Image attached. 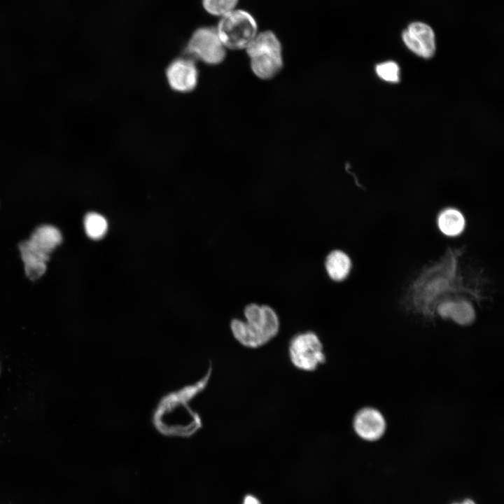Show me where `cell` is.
<instances>
[{
    "instance_id": "6da1fadb",
    "label": "cell",
    "mask_w": 504,
    "mask_h": 504,
    "mask_svg": "<svg viewBox=\"0 0 504 504\" xmlns=\"http://www.w3.org/2000/svg\"><path fill=\"white\" fill-rule=\"evenodd\" d=\"M244 320L234 318L230 329L235 340L248 348H258L274 339L280 330L279 317L271 306L248 304L244 309Z\"/></svg>"
},
{
    "instance_id": "7a4b0ae2",
    "label": "cell",
    "mask_w": 504,
    "mask_h": 504,
    "mask_svg": "<svg viewBox=\"0 0 504 504\" xmlns=\"http://www.w3.org/2000/svg\"><path fill=\"white\" fill-rule=\"evenodd\" d=\"M62 241V234L57 228L43 225L34 230L29 239L19 244L25 274L31 280H36L45 273L50 254Z\"/></svg>"
},
{
    "instance_id": "3957f363",
    "label": "cell",
    "mask_w": 504,
    "mask_h": 504,
    "mask_svg": "<svg viewBox=\"0 0 504 504\" xmlns=\"http://www.w3.org/2000/svg\"><path fill=\"white\" fill-rule=\"evenodd\" d=\"M245 50L252 72L260 79H272L283 68L282 46L272 31L258 32Z\"/></svg>"
},
{
    "instance_id": "277c9868",
    "label": "cell",
    "mask_w": 504,
    "mask_h": 504,
    "mask_svg": "<svg viewBox=\"0 0 504 504\" xmlns=\"http://www.w3.org/2000/svg\"><path fill=\"white\" fill-rule=\"evenodd\" d=\"M187 398L182 394L174 395L161 403L155 414V421L163 433L184 436L199 428L200 419Z\"/></svg>"
},
{
    "instance_id": "5b68a950",
    "label": "cell",
    "mask_w": 504,
    "mask_h": 504,
    "mask_svg": "<svg viewBox=\"0 0 504 504\" xmlns=\"http://www.w3.org/2000/svg\"><path fill=\"white\" fill-rule=\"evenodd\" d=\"M216 29L225 48L232 50H246L258 32L254 17L241 9L221 17Z\"/></svg>"
},
{
    "instance_id": "8992f818",
    "label": "cell",
    "mask_w": 504,
    "mask_h": 504,
    "mask_svg": "<svg viewBox=\"0 0 504 504\" xmlns=\"http://www.w3.org/2000/svg\"><path fill=\"white\" fill-rule=\"evenodd\" d=\"M288 354L296 368L307 372L315 370L326 361L322 342L313 331L293 336L289 342Z\"/></svg>"
},
{
    "instance_id": "52a82bcc",
    "label": "cell",
    "mask_w": 504,
    "mask_h": 504,
    "mask_svg": "<svg viewBox=\"0 0 504 504\" xmlns=\"http://www.w3.org/2000/svg\"><path fill=\"white\" fill-rule=\"evenodd\" d=\"M226 50L216 27H212L197 29L186 47L187 56L209 65H217L223 62Z\"/></svg>"
},
{
    "instance_id": "ba28073f",
    "label": "cell",
    "mask_w": 504,
    "mask_h": 504,
    "mask_svg": "<svg viewBox=\"0 0 504 504\" xmlns=\"http://www.w3.org/2000/svg\"><path fill=\"white\" fill-rule=\"evenodd\" d=\"M169 87L180 93L192 91L198 81V70L195 61L188 56L180 57L169 63L166 69Z\"/></svg>"
},
{
    "instance_id": "9c48e42d",
    "label": "cell",
    "mask_w": 504,
    "mask_h": 504,
    "mask_svg": "<svg viewBox=\"0 0 504 504\" xmlns=\"http://www.w3.org/2000/svg\"><path fill=\"white\" fill-rule=\"evenodd\" d=\"M353 428L361 439L374 442L380 439L386 429L383 414L377 409L365 407L359 410L353 419Z\"/></svg>"
},
{
    "instance_id": "30bf717a",
    "label": "cell",
    "mask_w": 504,
    "mask_h": 504,
    "mask_svg": "<svg viewBox=\"0 0 504 504\" xmlns=\"http://www.w3.org/2000/svg\"><path fill=\"white\" fill-rule=\"evenodd\" d=\"M406 46L418 56L430 58L435 52V34L428 24L415 22L411 23L402 33Z\"/></svg>"
},
{
    "instance_id": "8fae6325",
    "label": "cell",
    "mask_w": 504,
    "mask_h": 504,
    "mask_svg": "<svg viewBox=\"0 0 504 504\" xmlns=\"http://www.w3.org/2000/svg\"><path fill=\"white\" fill-rule=\"evenodd\" d=\"M436 312L442 320L450 321L460 326H470L477 318L474 305L465 299L444 302L438 306Z\"/></svg>"
},
{
    "instance_id": "7c38bea8",
    "label": "cell",
    "mask_w": 504,
    "mask_h": 504,
    "mask_svg": "<svg viewBox=\"0 0 504 504\" xmlns=\"http://www.w3.org/2000/svg\"><path fill=\"white\" fill-rule=\"evenodd\" d=\"M324 267L330 279L340 283L346 281L349 276L353 262L346 251L342 248H335L326 255Z\"/></svg>"
},
{
    "instance_id": "4fadbf2b",
    "label": "cell",
    "mask_w": 504,
    "mask_h": 504,
    "mask_svg": "<svg viewBox=\"0 0 504 504\" xmlns=\"http://www.w3.org/2000/svg\"><path fill=\"white\" fill-rule=\"evenodd\" d=\"M437 225L444 235L456 237L461 234L465 229V220L464 216L458 210L454 208H447L439 214Z\"/></svg>"
},
{
    "instance_id": "5bb4252c",
    "label": "cell",
    "mask_w": 504,
    "mask_h": 504,
    "mask_svg": "<svg viewBox=\"0 0 504 504\" xmlns=\"http://www.w3.org/2000/svg\"><path fill=\"white\" fill-rule=\"evenodd\" d=\"M84 228L87 236L93 240L104 237L108 230V222L101 214L90 212L84 218Z\"/></svg>"
},
{
    "instance_id": "9a60e30c",
    "label": "cell",
    "mask_w": 504,
    "mask_h": 504,
    "mask_svg": "<svg viewBox=\"0 0 504 504\" xmlns=\"http://www.w3.org/2000/svg\"><path fill=\"white\" fill-rule=\"evenodd\" d=\"M238 1L202 0V6L208 13L221 18L236 9Z\"/></svg>"
},
{
    "instance_id": "2e32d148",
    "label": "cell",
    "mask_w": 504,
    "mask_h": 504,
    "mask_svg": "<svg viewBox=\"0 0 504 504\" xmlns=\"http://www.w3.org/2000/svg\"><path fill=\"white\" fill-rule=\"evenodd\" d=\"M377 76L382 80L390 83H398L400 80V70L398 64L388 61L377 64L375 67Z\"/></svg>"
},
{
    "instance_id": "e0dca14e",
    "label": "cell",
    "mask_w": 504,
    "mask_h": 504,
    "mask_svg": "<svg viewBox=\"0 0 504 504\" xmlns=\"http://www.w3.org/2000/svg\"><path fill=\"white\" fill-rule=\"evenodd\" d=\"M243 504H260V503L255 496L248 495L245 497Z\"/></svg>"
},
{
    "instance_id": "ac0fdd59",
    "label": "cell",
    "mask_w": 504,
    "mask_h": 504,
    "mask_svg": "<svg viewBox=\"0 0 504 504\" xmlns=\"http://www.w3.org/2000/svg\"><path fill=\"white\" fill-rule=\"evenodd\" d=\"M454 504H475V503L471 499H465L461 503H456Z\"/></svg>"
}]
</instances>
